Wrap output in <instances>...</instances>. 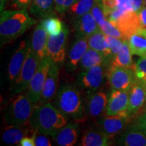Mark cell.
<instances>
[{
  "instance_id": "cell-1",
  "label": "cell",
  "mask_w": 146,
  "mask_h": 146,
  "mask_svg": "<svg viewBox=\"0 0 146 146\" xmlns=\"http://www.w3.org/2000/svg\"><path fill=\"white\" fill-rule=\"evenodd\" d=\"M36 23L27 10H8L1 12V46L14 41Z\"/></svg>"
},
{
  "instance_id": "cell-2",
  "label": "cell",
  "mask_w": 146,
  "mask_h": 146,
  "mask_svg": "<svg viewBox=\"0 0 146 146\" xmlns=\"http://www.w3.org/2000/svg\"><path fill=\"white\" fill-rule=\"evenodd\" d=\"M68 120L55 106L47 102L36 106L29 125L33 131L52 136L68 123Z\"/></svg>"
},
{
  "instance_id": "cell-3",
  "label": "cell",
  "mask_w": 146,
  "mask_h": 146,
  "mask_svg": "<svg viewBox=\"0 0 146 146\" xmlns=\"http://www.w3.org/2000/svg\"><path fill=\"white\" fill-rule=\"evenodd\" d=\"M53 105L68 119L79 121L83 118L85 106L83 96L80 89L75 85H63L58 90Z\"/></svg>"
},
{
  "instance_id": "cell-4",
  "label": "cell",
  "mask_w": 146,
  "mask_h": 146,
  "mask_svg": "<svg viewBox=\"0 0 146 146\" xmlns=\"http://www.w3.org/2000/svg\"><path fill=\"white\" fill-rule=\"evenodd\" d=\"M35 105L27 94L16 96L5 110V123L8 125H27L36 106Z\"/></svg>"
},
{
  "instance_id": "cell-5",
  "label": "cell",
  "mask_w": 146,
  "mask_h": 146,
  "mask_svg": "<svg viewBox=\"0 0 146 146\" xmlns=\"http://www.w3.org/2000/svg\"><path fill=\"white\" fill-rule=\"evenodd\" d=\"M108 67L98 65L82 70L76 76V84L87 94L96 92L102 87L107 77Z\"/></svg>"
},
{
  "instance_id": "cell-6",
  "label": "cell",
  "mask_w": 146,
  "mask_h": 146,
  "mask_svg": "<svg viewBox=\"0 0 146 146\" xmlns=\"http://www.w3.org/2000/svg\"><path fill=\"white\" fill-rule=\"evenodd\" d=\"M107 78L113 90L129 91L137 81L134 68L125 67L109 66L107 70Z\"/></svg>"
},
{
  "instance_id": "cell-7",
  "label": "cell",
  "mask_w": 146,
  "mask_h": 146,
  "mask_svg": "<svg viewBox=\"0 0 146 146\" xmlns=\"http://www.w3.org/2000/svg\"><path fill=\"white\" fill-rule=\"evenodd\" d=\"M68 34V28L66 25H64L60 33L56 35H49L47 45V55L60 68L64 64L66 58V48Z\"/></svg>"
},
{
  "instance_id": "cell-8",
  "label": "cell",
  "mask_w": 146,
  "mask_h": 146,
  "mask_svg": "<svg viewBox=\"0 0 146 146\" xmlns=\"http://www.w3.org/2000/svg\"><path fill=\"white\" fill-rule=\"evenodd\" d=\"M40 62L41 60L39 56L31 50L30 47L26 61L24 64L18 78L14 83L13 87L12 89L14 94H20L27 90L31 81L37 70Z\"/></svg>"
},
{
  "instance_id": "cell-9",
  "label": "cell",
  "mask_w": 146,
  "mask_h": 146,
  "mask_svg": "<svg viewBox=\"0 0 146 146\" xmlns=\"http://www.w3.org/2000/svg\"><path fill=\"white\" fill-rule=\"evenodd\" d=\"M50 59L48 56L40 62L37 70L31 79L27 90V95L33 104H37L44 86L50 67Z\"/></svg>"
},
{
  "instance_id": "cell-10",
  "label": "cell",
  "mask_w": 146,
  "mask_h": 146,
  "mask_svg": "<svg viewBox=\"0 0 146 146\" xmlns=\"http://www.w3.org/2000/svg\"><path fill=\"white\" fill-rule=\"evenodd\" d=\"M129 91L112 90L108 96L106 114L108 116H127Z\"/></svg>"
},
{
  "instance_id": "cell-11",
  "label": "cell",
  "mask_w": 146,
  "mask_h": 146,
  "mask_svg": "<svg viewBox=\"0 0 146 146\" xmlns=\"http://www.w3.org/2000/svg\"><path fill=\"white\" fill-rule=\"evenodd\" d=\"M30 47V40H25L20 43L19 47L14 52L8 68V76L10 81L14 83L18 78L28 56Z\"/></svg>"
},
{
  "instance_id": "cell-12",
  "label": "cell",
  "mask_w": 146,
  "mask_h": 146,
  "mask_svg": "<svg viewBox=\"0 0 146 146\" xmlns=\"http://www.w3.org/2000/svg\"><path fill=\"white\" fill-rule=\"evenodd\" d=\"M59 73V66L50 60L49 70L38 104H43L54 100L58 91Z\"/></svg>"
},
{
  "instance_id": "cell-13",
  "label": "cell",
  "mask_w": 146,
  "mask_h": 146,
  "mask_svg": "<svg viewBox=\"0 0 146 146\" xmlns=\"http://www.w3.org/2000/svg\"><path fill=\"white\" fill-rule=\"evenodd\" d=\"M89 48L87 37H77L73 43L66 58L64 66L66 72H74L78 68L80 62Z\"/></svg>"
},
{
  "instance_id": "cell-14",
  "label": "cell",
  "mask_w": 146,
  "mask_h": 146,
  "mask_svg": "<svg viewBox=\"0 0 146 146\" xmlns=\"http://www.w3.org/2000/svg\"><path fill=\"white\" fill-rule=\"evenodd\" d=\"M108 96L102 91L88 94L85 106V112L91 118H97L102 116L106 111Z\"/></svg>"
},
{
  "instance_id": "cell-15",
  "label": "cell",
  "mask_w": 146,
  "mask_h": 146,
  "mask_svg": "<svg viewBox=\"0 0 146 146\" xmlns=\"http://www.w3.org/2000/svg\"><path fill=\"white\" fill-rule=\"evenodd\" d=\"M129 117L124 116H108L99 118L97 120L99 130L109 137L116 135L124 129Z\"/></svg>"
},
{
  "instance_id": "cell-16",
  "label": "cell",
  "mask_w": 146,
  "mask_h": 146,
  "mask_svg": "<svg viewBox=\"0 0 146 146\" xmlns=\"http://www.w3.org/2000/svg\"><path fill=\"white\" fill-rule=\"evenodd\" d=\"M146 103V90L141 82L137 81L129 90L127 116L136 114Z\"/></svg>"
},
{
  "instance_id": "cell-17",
  "label": "cell",
  "mask_w": 146,
  "mask_h": 146,
  "mask_svg": "<svg viewBox=\"0 0 146 146\" xmlns=\"http://www.w3.org/2000/svg\"><path fill=\"white\" fill-rule=\"evenodd\" d=\"M79 135V127L76 123H68L60 128L53 135V139L60 146H72L76 143Z\"/></svg>"
},
{
  "instance_id": "cell-18",
  "label": "cell",
  "mask_w": 146,
  "mask_h": 146,
  "mask_svg": "<svg viewBox=\"0 0 146 146\" xmlns=\"http://www.w3.org/2000/svg\"><path fill=\"white\" fill-rule=\"evenodd\" d=\"M48 38L49 35L40 23L33 33L30 44L31 50L39 56L41 61L47 56V45Z\"/></svg>"
},
{
  "instance_id": "cell-19",
  "label": "cell",
  "mask_w": 146,
  "mask_h": 146,
  "mask_svg": "<svg viewBox=\"0 0 146 146\" xmlns=\"http://www.w3.org/2000/svg\"><path fill=\"white\" fill-rule=\"evenodd\" d=\"M113 24L119 29L126 40L141 27L137 14L133 11L125 12L116 23Z\"/></svg>"
},
{
  "instance_id": "cell-20",
  "label": "cell",
  "mask_w": 146,
  "mask_h": 146,
  "mask_svg": "<svg viewBox=\"0 0 146 146\" xmlns=\"http://www.w3.org/2000/svg\"><path fill=\"white\" fill-rule=\"evenodd\" d=\"M76 38L88 37L100 30L99 26L91 12L87 13L72 23Z\"/></svg>"
},
{
  "instance_id": "cell-21",
  "label": "cell",
  "mask_w": 146,
  "mask_h": 146,
  "mask_svg": "<svg viewBox=\"0 0 146 146\" xmlns=\"http://www.w3.org/2000/svg\"><path fill=\"white\" fill-rule=\"evenodd\" d=\"M116 144L123 146H146V133L133 125L130 130L118 139Z\"/></svg>"
},
{
  "instance_id": "cell-22",
  "label": "cell",
  "mask_w": 146,
  "mask_h": 146,
  "mask_svg": "<svg viewBox=\"0 0 146 146\" xmlns=\"http://www.w3.org/2000/svg\"><path fill=\"white\" fill-rule=\"evenodd\" d=\"M133 55L146 58V28L141 27L128 38Z\"/></svg>"
},
{
  "instance_id": "cell-23",
  "label": "cell",
  "mask_w": 146,
  "mask_h": 146,
  "mask_svg": "<svg viewBox=\"0 0 146 146\" xmlns=\"http://www.w3.org/2000/svg\"><path fill=\"white\" fill-rule=\"evenodd\" d=\"M98 65L106 66L108 68L109 66V64L104 55L89 47L82 58L78 68L82 71Z\"/></svg>"
},
{
  "instance_id": "cell-24",
  "label": "cell",
  "mask_w": 146,
  "mask_h": 146,
  "mask_svg": "<svg viewBox=\"0 0 146 146\" xmlns=\"http://www.w3.org/2000/svg\"><path fill=\"white\" fill-rule=\"evenodd\" d=\"M24 127L25 126L8 125L2 133V141L8 145H19L22 139L27 136L29 131Z\"/></svg>"
},
{
  "instance_id": "cell-25",
  "label": "cell",
  "mask_w": 146,
  "mask_h": 146,
  "mask_svg": "<svg viewBox=\"0 0 146 146\" xmlns=\"http://www.w3.org/2000/svg\"><path fill=\"white\" fill-rule=\"evenodd\" d=\"M110 139L101 131L89 129L82 136L81 146H107L110 145Z\"/></svg>"
},
{
  "instance_id": "cell-26",
  "label": "cell",
  "mask_w": 146,
  "mask_h": 146,
  "mask_svg": "<svg viewBox=\"0 0 146 146\" xmlns=\"http://www.w3.org/2000/svg\"><path fill=\"white\" fill-rule=\"evenodd\" d=\"M87 41H88L89 48L98 51L104 55L110 66L112 61V58H111L110 52L106 41V35L99 30L89 36L87 37Z\"/></svg>"
},
{
  "instance_id": "cell-27",
  "label": "cell",
  "mask_w": 146,
  "mask_h": 146,
  "mask_svg": "<svg viewBox=\"0 0 146 146\" xmlns=\"http://www.w3.org/2000/svg\"><path fill=\"white\" fill-rule=\"evenodd\" d=\"M54 0H33L29 12L35 18H44L53 14Z\"/></svg>"
},
{
  "instance_id": "cell-28",
  "label": "cell",
  "mask_w": 146,
  "mask_h": 146,
  "mask_svg": "<svg viewBox=\"0 0 146 146\" xmlns=\"http://www.w3.org/2000/svg\"><path fill=\"white\" fill-rule=\"evenodd\" d=\"M96 0H76L66 13L72 23L85 14L91 12Z\"/></svg>"
},
{
  "instance_id": "cell-29",
  "label": "cell",
  "mask_w": 146,
  "mask_h": 146,
  "mask_svg": "<svg viewBox=\"0 0 146 146\" xmlns=\"http://www.w3.org/2000/svg\"><path fill=\"white\" fill-rule=\"evenodd\" d=\"M132 52L127 40L124 41L123 45L121 50L116 54V56L113 58L109 66L125 67V68H134V64L132 59Z\"/></svg>"
},
{
  "instance_id": "cell-30",
  "label": "cell",
  "mask_w": 146,
  "mask_h": 146,
  "mask_svg": "<svg viewBox=\"0 0 146 146\" xmlns=\"http://www.w3.org/2000/svg\"><path fill=\"white\" fill-rule=\"evenodd\" d=\"M41 23L49 35H56L60 33L64 25L59 18L53 15L43 18Z\"/></svg>"
},
{
  "instance_id": "cell-31",
  "label": "cell",
  "mask_w": 146,
  "mask_h": 146,
  "mask_svg": "<svg viewBox=\"0 0 146 146\" xmlns=\"http://www.w3.org/2000/svg\"><path fill=\"white\" fill-rule=\"evenodd\" d=\"M98 26H99L100 30L106 35L116 36V37L126 40L124 37L123 35L120 31L119 29L108 19L104 21L102 23L98 25Z\"/></svg>"
},
{
  "instance_id": "cell-32",
  "label": "cell",
  "mask_w": 146,
  "mask_h": 146,
  "mask_svg": "<svg viewBox=\"0 0 146 146\" xmlns=\"http://www.w3.org/2000/svg\"><path fill=\"white\" fill-rule=\"evenodd\" d=\"M124 41H125L124 39L116 37V36L106 35V41L108 47L110 52L112 60L116 56V54L119 52V51L121 50Z\"/></svg>"
},
{
  "instance_id": "cell-33",
  "label": "cell",
  "mask_w": 146,
  "mask_h": 146,
  "mask_svg": "<svg viewBox=\"0 0 146 146\" xmlns=\"http://www.w3.org/2000/svg\"><path fill=\"white\" fill-rule=\"evenodd\" d=\"M136 78L139 81H146V58H140L134 65Z\"/></svg>"
},
{
  "instance_id": "cell-34",
  "label": "cell",
  "mask_w": 146,
  "mask_h": 146,
  "mask_svg": "<svg viewBox=\"0 0 146 146\" xmlns=\"http://www.w3.org/2000/svg\"><path fill=\"white\" fill-rule=\"evenodd\" d=\"M76 0H54V10L58 13H66L68 9L76 2Z\"/></svg>"
},
{
  "instance_id": "cell-35",
  "label": "cell",
  "mask_w": 146,
  "mask_h": 146,
  "mask_svg": "<svg viewBox=\"0 0 146 146\" xmlns=\"http://www.w3.org/2000/svg\"><path fill=\"white\" fill-rule=\"evenodd\" d=\"M35 146H51L52 143L46 135L42 134L35 131Z\"/></svg>"
},
{
  "instance_id": "cell-36",
  "label": "cell",
  "mask_w": 146,
  "mask_h": 146,
  "mask_svg": "<svg viewBox=\"0 0 146 146\" xmlns=\"http://www.w3.org/2000/svg\"><path fill=\"white\" fill-rule=\"evenodd\" d=\"M33 0H10L11 5L16 10H27Z\"/></svg>"
},
{
  "instance_id": "cell-37",
  "label": "cell",
  "mask_w": 146,
  "mask_h": 146,
  "mask_svg": "<svg viewBox=\"0 0 146 146\" xmlns=\"http://www.w3.org/2000/svg\"><path fill=\"white\" fill-rule=\"evenodd\" d=\"M118 1H119V0H102V5H103L106 16L110 12L117 8L118 5Z\"/></svg>"
},
{
  "instance_id": "cell-38",
  "label": "cell",
  "mask_w": 146,
  "mask_h": 146,
  "mask_svg": "<svg viewBox=\"0 0 146 146\" xmlns=\"http://www.w3.org/2000/svg\"><path fill=\"white\" fill-rule=\"evenodd\" d=\"M134 126H135L146 133V111L143 114L139 116Z\"/></svg>"
},
{
  "instance_id": "cell-39",
  "label": "cell",
  "mask_w": 146,
  "mask_h": 146,
  "mask_svg": "<svg viewBox=\"0 0 146 146\" xmlns=\"http://www.w3.org/2000/svg\"><path fill=\"white\" fill-rule=\"evenodd\" d=\"M131 4L132 11L135 13H137L143 6H145L144 0H131Z\"/></svg>"
},
{
  "instance_id": "cell-40",
  "label": "cell",
  "mask_w": 146,
  "mask_h": 146,
  "mask_svg": "<svg viewBox=\"0 0 146 146\" xmlns=\"http://www.w3.org/2000/svg\"><path fill=\"white\" fill-rule=\"evenodd\" d=\"M117 8L125 12H129V11H132V9H131V0H119Z\"/></svg>"
},
{
  "instance_id": "cell-41",
  "label": "cell",
  "mask_w": 146,
  "mask_h": 146,
  "mask_svg": "<svg viewBox=\"0 0 146 146\" xmlns=\"http://www.w3.org/2000/svg\"><path fill=\"white\" fill-rule=\"evenodd\" d=\"M137 14L138 15L141 27L146 28V5L143 6Z\"/></svg>"
},
{
  "instance_id": "cell-42",
  "label": "cell",
  "mask_w": 146,
  "mask_h": 146,
  "mask_svg": "<svg viewBox=\"0 0 146 146\" xmlns=\"http://www.w3.org/2000/svg\"><path fill=\"white\" fill-rule=\"evenodd\" d=\"M35 131L31 137L25 136L22 141L20 143L19 145L21 146H35V136H34Z\"/></svg>"
},
{
  "instance_id": "cell-43",
  "label": "cell",
  "mask_w": 146,
  "mask_h": 146,
  "mask_svg": "<svg viewBox=\"0 0 146 146\" xmlns=\"http://www.w3.org/2000/svg\"><path fill=\"white\" fill-rule=\"evenodd\" d=\"M9 1H10V0H0V3H0V4H1V12L3 11V9L4 8L5 4H6Z\"/></svg>"
},
{
  "instance_id": "cell-44",
  "label": "cell",
  "mask_w": 146,
  "mask_h": 146,
  "mask_svg": "<svg viewBox=\"0 0 146 146\" xmlns=\"http://www.w3.org/2000/svg\"><path fill=\"white\" fill-rule=\"evenodd\" d=\"M139 82H141V84L143 85V87H145V90H146V81H139Z\"/></svg>"
},
{
  "instance_id": "cell-45",
  "label": "cell",
  "mask_w": 146,
  "mask_h": 146,
  "mask_svg": "<svg viewBox=\"0 0 146 146\" xmlns=\"http://www.w3.org/2000/svg\"><path fill=\"white\" fill-rule=\"evenodd\" d=\"M144 3H145V5H146V0H144Z\"/></svg>"
},
{
  "instance_id": "cell-46",
  "label": "cell",
  "mask_w": 146,
  "mask_h": 146,
  "mask_svg": "<svg viewBox=\"0 0 146 146\" xmlns=\"http://www.w3.org/2000/svg\"><path fill=\"white\" fill-rule=\"evenodd\" d=\"M145 111H146V103H145Z\"/></svg>"
}]
</instances>
